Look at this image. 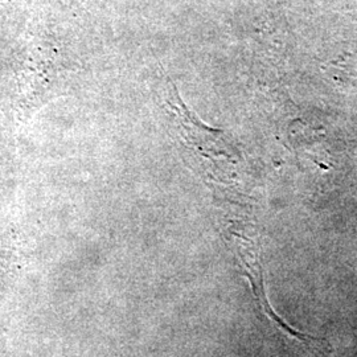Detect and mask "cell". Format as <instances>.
Masks as SVG:
<instances>
[]
</instances>
